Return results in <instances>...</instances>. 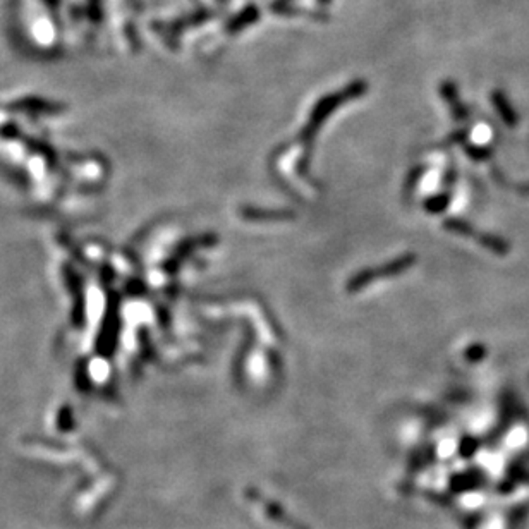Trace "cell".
<instances>
[{
    "instance_id": "5",
    "label": "cell",
    "mask_w": 529,
    "mask_h": 529,
    "mask_svg": "<svg viewBox=\"0 0 529 529\" xmlns=\"http://www.w3.org/2000/svg\"><path fill=\"white\" fill-rule=\"evenodd\" d=\"M270 11L275 12V14L287 16V18H291V16H299V14L313 16V19H318V21H327V18H328V14H320V12H313V11H301L299 7L294 6V4L284 2V0H274V2L270 4Z\"/></svg>"
},
{
    "instance_id": "3",
    "label": "cell",
    "mask_w": 529,
    "mask_h": 529,
    "mask_svg": "<svg viewBox=\"0 0 529 529\" xmlns=\"http://www.w3.org/2000/svg\"><path fill=\"white\" fill-rule=\"evenodd\" d=\"M414 256L407 255V256H400V258L394 260V262L387 263L382 268H368V270L359 272L358 275H354L351 279V282L347 284V291H358V289L368 286V284L375 282L378 280L376 277H387V275H397L400 272L407 270L412 263H414Z\"/></svg>"
},
{
    "instance_id": "2",
    "label": "cell",
    "mask_w": 529,
    "mask_h": 529,
    "mask_svg": "<svg viewBox=\"0 0 529 529\" xmlns=\"http://www.w3.org/2000/svg\"><path fill=\"white\" fill-rule=\"evenodd\" d=\"M246 496L262 507L263 514L267 516L268 519L274 521L275 524H279V526H282L284 529H310L306 524L301 523L299 519H296V517H292L291 514H289L282 505H279L277 502H274V500L263 496L262 493L256 490V488H248Z\"/></svg>"
},
{
    "instance_id": "7",
    "label": "cell",
    "mask_w": 529,
    "mask_h": 529,
    "mask_svg": "<svg viewBox=\"0 0 529 529\" xmlns=\"http://www.w3.org/2000/svg\"><path fill=\"white\" fill-rule=\"evenodd\" d=\"M493 103H495V107L499 108V112L502 114V117L507 120L508 124H511L512 120H516L514 114H512V110H511V107H508V102L505 100V96L502 93L493 95Z\"/></svg>"
},
{
    "instance_id": "6",
    "label": "cell",
    "mask_w": 529,
    "mask_h": 529,
    "mask_svg": "<svg viewBox=\"0 0 529 529\" xmlns=\"http://www.w3.org/2000/svg\"><path fill=\"white\" fill-rule=\"evenodd\" d=\"M440 95H442L443 100H447L452 107V114H454L455 119H464L466 117V108L460 105L459 98H457V88L454 83L450 81H443L440 84Z\"/></svg>"
},
{
    "instance_id": "1",
    "label": "cell",
    "mask_w": 529,
    "mask_h": 529,
    "mask_svg": "<svg viewBox=\"0 0 529 529\" xmlns=\"http://www.w3.org/2000/svg\"><path fill=\"white\" fill-rule=\"evenodd\" d=\"M366 91H368V84L366 83L354 81V83L347 84L344 90L337 91V93H330V95L323 96V98L320 100V102L316 103L315 107H313L311 115H310V122L306 124L304 131L301 132V138H303L304 141L311 139L313 136L316 134V131H318V127L322 126L325 120L328 119V115H330L332 112L337 110V108H339L340 105H344L346 102H351V100L359 98V96L366 93Z\"/></svg>"
},
{
    "instance_id": "10",
    "label": "cell",
    "mask_w": 529,
    "mask_h": 529,
    "mask_svg": "<svg viewBox=\"0 0 529 529\" xmlns=\"http://www.w3.org/2000/svg\"><path fill=\"white\" fill-rule=\"evenodd\" d=\"M316 2H318L320 6H327V4H330L332 0H316Z\"/></svg>"
},
{
    "instance_id": "11",
    "label": "cell",
    "mask_w": 529,
    "mask_h": 529,
    "mask_svg": "<svg viewBox=\"0 0 529 529\" xmlns=\"http://www.w3.org/2000/svg\"><path fill=\"white\" fill-rule=\"evenodd\" d=\"M219 2H228V0H219Z\"/></svg>"
},
{
    "instance_id": "4",
    "label": "cell",
    "mask_w": 529,
    "mask_h": 529,
    "mask_svg": "<svg viewBox=\"0 0 529 529\" xmlns=\"http://www.w3.org/2000/svg\"><path fill=\"white\" fill-rule=\"evenodd\" d=\"M260 16H262V12H260L258 7H256L255 4H248L243 11L232 16V18L226 23V31L228 35L239 33V31L246 30V28H250L252 26V24L258 23Z\"/></svg>"
},
{
    "instance_id": "9",
    "label": "cell",
    "mask_w": 529,
    "mask_h": 529,
    "mask_svg": "<svg viewBox=\"0 0 529 529\" xmlns=\"http://www.w3.org/2000/svg\"><path fill=\"white\" fill-rule=\"evenodd\" d=\"M447 204H448V194H438V196H435V198L428 199V202L424 203V207H426L428 211L438 214V211H442Z\"/></svg>"
},
{
    "instance_id": "8",
    "label": "cell",
    "mask_w": 529,
    "mask_h": 529,
    "mask_svg": "<svg viewBox=\"0 0 529 529\" xmlns=\"http://www.w3.org/2000/svg\"><path fill=\"white\" fill-rule=\"evenodd\" d=\"M246 219H284V216H292L291 214H282V211H258L255 208H248L243 211Z\"/></svg>"
},
{
    "instance_id": "12",
    "label": "cell",
    "mask_w": 529,
    "mask_h": 529,
    "mask_svg": "<svg viewBox=\"0 0 529 529\" xmlns=\"http://www.w3.org/2000/svg\"><path fill=\"white\" fill-rule=\"evenodd\" d=\"M284 2H292V0H284Z\"/></svg>"
}]
</instances>
